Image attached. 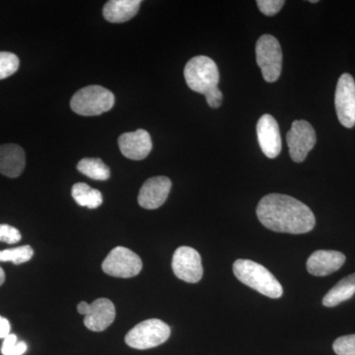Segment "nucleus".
Instances as JSON below:
<instances>
[{
    "instance_id": "412c9836",
    "label": "nucleus",
    "mask_w": 355,
    "mask_h": 355,
    "mask_svg": "<svg viewBox=\"0 0 355 355\" xmlns=\"http://www.w3.org/2000/svg\"><path fill=\"white\" fill-rule=\"evenodd\" d=\"M34 256V250L29 245L0 251V261H11L15 265L27 263Z\"/></svg>"
},
{
    "instance_id": "4468645a",
    "label": "nucleus",
    "mask_w": 355,
    "mask_h": 355,
    "mask_svg": "<svg viewBox=\"0 0 355 355\" xmlns=\"http://www.w3.org/2000/svg\"><path fill=\"white\" fill-rule=\"evenodd\" d=\"M116 318L114 303L107 298L96 299L90 304L84 318L86 328L93 331H103L108 329Z\"/></svg>"
},
{
    "instance_id": "b1692460",
    "label": "nucleus",
    "mask_w": 355,
    "mask_h": 355,
    "mask_svg": "<svg viewBox=\"0 0 355 355\" xmlns=\"http://www.w3.org/2000/svg\"><path fill=\"white\" fill-rule=\"evenodd\" d=\"M333 349L338 355H355V335L336 338Z\"/></svg>"
},
{
    "instance_id": "a878e982",
    "label": "nucleus",
    "mask_w": 355,
    "mask_h": 355,
    "mask_svg": "<svg viewBox=\"0 0 355 355\" xmlns=\"http://www.w3.org/2000/svg\"><path fill=\"white\" fill-rule=\"evenodd\" d=\"M261 12L266 16H273L279 12L286 4L284 0H258L257 1Z\"/></svg>"
},
{
    "instance_id": "393cba45",
    "label": "nucleus",
    "mask_w": 355,
    "mask_h": 355,
    "mask_svg": "<svg viewBox=\"0 0 355 355\" xmlns=\"http://www.w3.org/2000/svg\"><path fill=\"white\" fill-rule=\"evenodd\" d=\"M21 239H22V236L17 228L7 225V224H0V242L16 244Z\"/></svg>"
},
{
    "instance_id": "cd10ccee",
    "label": "nucleus",
    "mask_w": 355,
    "mask_h": 355,
    "mask_svg": "<svg viewBox=\"0 0 355 355\" xmlns=\"http://www.w3.org/2000/svg\"><path fill=\"white\" fill-rule=\"evenodd\" d=\"M11 326L6 318L0 316V338H6L10 335Z\"/></svg>"
},
{
    "instance_id": "4be33fe9",
    "label": "nucleus",
    "mask_w": 355,
    "mask_h": 355,
    "mask_svg": "<svg viewBox=\"0 0 355 355\" xmlns=\"http://www.w3.org/2000/svg\"><path fill=\"white\" fill-rule=\"evenodd\" d=\"M19 58L8 51H0V80L13 76L19 69Z\"/></svg>"
},
{
    "instance_id": "f3484780",
    "label": "nucleus",
    "mask_w": 355,
    "mask_h": 355,
    "mask_svg": "<svg viewBox=\"0 0 355 355\" xmlns=\"http://www.w3.org/2000/svg\"><path fill=\"white\" fill-rule=\"evenodd\" d=\"M140 0H111L105 4L103 15L111 23H123L139 12Z\"/></svg>"
},
{
    "instance_id": "dca6fc26",
    "label": "nucleus",
    "mask_w": 355,
    "mask_h": 355,
    "mask_svg": "<svg viewBox=\"0 0 355 355\" xmlns=\"http://www.w3.org/2000/svg\"><path fill=\"white\" fill-rule=\"evenodd\" d=\"M26 156L17 144L0 146V173L8 178H17L24 171Z\"/></svg>"
},
{
    "instance_id": "9d476101",
    "label": "nucleus",
    "mask_w": 355,
    "mask_h": 355,
    "mask_svg": "<svg viewBox=\"0 0 355 355\" xmlns=\"http://www.w3.org/2000/svg\"><path fill=\"white\" fill-rule=\"evenodd\" d=\"M172 268L178 279L189 284H197L203 275L202 257L193 248H178L173 254Z\"/></svg>"
},
{
    "instance_id": "f03ea898",
    "label": "nucleus",
    "mask_w": 355,
    "mask_h": 355,
    "mask_svg": "<svg viewBox=\"0 0 355 355\" xmlns=\"http://www.w3.org/2000/svg\"><path fill=\"white\" fill-rule=\"evenodd\" d=\"M233 272L242 284L260 292L266 297H282L284 288L268 268L251 260H237L233 265Z\"/></svg>"
},
{
    "instance_id": "5701e85b",
    "label": "nucleus",
    "mask_w": 355,
    "mask_h": 355,
    "mask_svg": "<svg viewBox=\"0 0 355 355\" xmlns=\"http://www.w3.org/2000/svg\"><path fill=\"white\" fill-rule=\"evenodd\" d=\"M27 349L25 342H19L17 336L10 334L4 338L1 347V354L3 355H23L27 352Z\"/></svg>"
},
{
    "instance_id": "aec40b11",
    "label": "nucleus",
    "mask_w": 355,
    "mask_h": 355,
    "mask_svg": "<svg viewBox=\"0 0 355 355\" xmlns=\"http://www.w3.org/2000/svg\"><path fill=\"white\" fill-rule=\"evenodd\" d=\"M77 170L86 177L97 181H106L111 176L108 166L99 158H84L77 164Z\"/></svg>"
},
{
    "instance_id": "7c9ffc66",
    "label": "nucleus",
    "mask_w": 355,
    "mask_h": 355,
    "mask_svg": "<svg viewBox=\"0 0 355 355\" xmlns=\"http://www.w3.org/2000/svg\"><path fill=\"white\" fill-rule=\"evenodd\" d=\"M309 2H311V3H317L318 0H311Z\"/></svg>"
},
{
    "instance_id": "20e7f679",
    "label": "nucleus",
    "mask_w": 355,
    "mask_h": 355,
    "mask_svg": "<svg viewBox=\"0 0 355 355\" xmlns=\"http://www.w3.org/2000/svg\"><path fill=\"white\" fill-rule=\"evenodd\" d=\"M114 96L108 89L91 85L77 91L70 101L72 111L80 116H99L113 108Z\"/></svg>"
},
{
    "instance_id": "39448f33",
    "label": "nucleus",
    "mask_w": 355,
    "mask_h": 355,
    "mask_svg": "<svg viewBox=\"0 0 355 355\" xmlns=\"http://www.w3.org/2000/svg\"><path fill=\"white\" fill-rule=\"evenodd\" d=\"M171 335V329L159 319H149L137 324L128 331L125 342L135 349H149L159 347Z\"/></svg>"
},
{
    "instance_id": "a211bd4d",
    "label": "nucleus",
    "mask_w": 355,
    "mask_h": 355,
    "mask_svg": "<svg viewBox=\"0 0 355 355\" xmlns=\"http://www.w3.org/2000/svg\"><path fill=\"white\" fill-rule=\"evenodd\" d=\"M355 294V273L345 277L338 282L323 298L326 307H335L349 300Z\"/></svg>"
},
{
    "instance_id": "0eeeda50",
    "label": "nucleus",
    "mask_w": 355,
    "mask_h": 355,
    "mask_svg": "<svg viewBox=\"0 0 355 355\" xmlns=\"http://www.w3.org/2000/svg\"><path fill=\"white\" fill-rule=\"evenodd\" d=\"M102 270L110 277L130 279L141 272L142 261L132 250L116 247L103 261Z\"/></svg>"
},
{
    "instance_id": "9b49d317",
    "label": "nucleus",
    "mask_w": 355,
    "mask_h": 355,
    "mask_svg": "<svg viewBox=\"0 0 355 355\" xmlns=\"http://www.w3.org/2000/svg\"><path fill=\"white\" fill-rule=\"evenodd\" d=\"M259 144L261 151L268 158H277L282 151V137L279 123L272 114L261 116L257 125Z\"/></svg>"
},
{
    "instance_id": "c85d7f7f",
    "label": "nucleus",
    "mask_w": 355,
    "mask_h": 355,
    "mask_svg": "<svg viewBox=\"0 0 355 355\" xmlns=\"http://www.w3.org/2000/svg\"><path fill=\"white\" fill-rule=\"evenodd\" d=\"M89 308H90V304H88L85 301H83V302H80L77 305V311H78L81 315H84V316L87 314Z\"/></svg>"
},
{
    "instance_id": "ddd939ff",
    "label": "nucleus",
    "mask_w": 355,
    "mask_h": 355,
    "mask_svg": "<svg viewBox=\"0 0 355 355\" xmlns=\"http://www.w3.org/2000/svg\"><path fill=\"white\" fill-rule=\"evenodd\" d=\"M119 146L125 157L130 160H144L153 149V140L146 130L125 132L119 137Z\"/></svg>"
},
{
    "instance_id": "c756f323",
    "label": "nucleus",
    "mask_w": 355,
    "mask_h": 355,
    "mask_svg": "<svg viewBox=\"0 0 355 355\" xmlns=\"http://www.w3.org/2000/svg\"><path fill=\"white\" fill-rule=\"evenodd\" d=\"M4 282H6V273H4V270L0 266V286L4 284Z\"/></svg>"
},
{
    "instance_id": "bb28decb",
    "label": "nucleus",
    "mask_w": 355,
    "mask_h": 355,
    "mask_svg": "<svg viewBox=\"0 0 355 355\" xmlns=\"http://www.w3.org/2000/svg\"><path fill=\"white\" fill-rule=\"evenodd\" d=\"M205 98H207V102L210 108L216 109L220 107L223 95H222L220 89L218 88L205 96Z\"/></svg>"
},
{
    "instance_id": "6ab92c4d",
    "label": "nucleus",
    "mask_w": 355,
    "mask_h": 355,
    "mask_svg": "<svg viewBox=\"0 0 355 355\" xmlns=\"http://www.w3.org/2000/svg\"><path fill=\"white\" fill-rule=\"evenodd\" d=\"M71 195L77 205L90 209H98L103 203L101 191L91 188L85 183L74 184L71 189Z\"/></svg>"
},
{
    "instance_id": "f8f14e48",
    "label": "nucleus",
    "mask_w": 355,
    "mask_h": 355,
    "mask_svg": "<svg viewBox=\"0 0 355 355\" xmlns=\"http://www.w3.org/2000/svg\"><path fill=\"white\" fill-rule=\"evenodd\" d=\"M172 188V182L164 176L153 177L147 180L140 189L139 203L146 209H157L164 205Z\"/></svg>"
},
{
    "instance_id": "7ed1b4c3",
    "label": "nucleus",
    "mask_w": 355,
    "mask_h": 355,
    "mask_svg": "<svg viewBox=\"0 0 355 355\" xmlns=\"http://www.w3.org/2000/svg\"><path fill=\"white\" fill-rule=\"evenodd\" d=\"M184 76L189 87L195 92L207 96L218 89V67L209 57L198 55L191 58L184 67Z\"/></svg>"
},
{
    "instance_id": "2eb2a0df",
    "label": "nucleus",
    "mask_w": 355,
    "mask_h": 355,
    "mask_svg": "<svg viewBox=\"0 0 355 355\" xmlns=\"http://www.w3.org/2000/svg\"><path fill=\"white\" fill-rule=\"evenodd\" d=\"M345 263V256L340 252L319 250L307 261V270L315 277H326L340 270Z\"/></svg>"
},
{
    "instance_id": "f257e3e1",
    "label": "nucleus",
    "mask_w": 355,
    "mask_h": 355,
    "mask_svg": "<svg viewBox=\"0 0 355 355\" xmlns=\"http://www.w3.org/2000/svg\"><path fill=\"white\" fill-rule=\"evenodd\" d=\"M257 216L266 228L289 234L310 232L316 224L314 214L307 205L280 193H270L261 198Z\"/></svg>"
},
{
    "instance_id": "423d86ee",
    "label": "nucleus",
    "mask_w": 355,
    "mask_h": 355,
    "mask_svg": "<svg viewBox=\"0 0 355 355\" xmlns=\"http://www.w3.org/2000/svg\"><path fill=\"white\" fill-rule=\"evenodd\" d=\"M257 62L268 83L279 78L282 69V51L279 40L272 35H263L256 44Z\"/></svg>"
},
{
    "instance_id": "6e6552de",
    "label": "nucleus",
    "mask_w": 355,
    "mask_h": 355,
    "mask_svg": "<svg viewBox=\"0 0 355 355\" xmlns=\"http://www.w3.org/2000/svg\"><path fill=\"white\" fill-rule=\"evenodd\" d=\"M316 141V132L308 121L301 120L292 123L291 130L286 135V142L289 155L294 162H303L314 148Z\"/></svg>"
},
{
    "instance_id": "1a4fd4ad",
    "label": "nucleus",
    "mask_w": 355,
    "mask_h": 355,
    "mask_svg": "<svg viewBox=\"0 0 355 355\" xmlns=\"http://www.w3.org/2000/svg\"><path fill=\"white\" fill-rule=\"evenodd\" d=\"M335 106L338 121L343 127L355 125V81L349 73H343L336 84Z\"/></svg>"
}]
</instances>
